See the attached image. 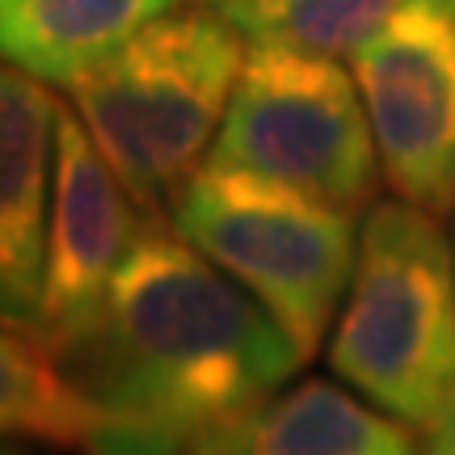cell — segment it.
Listing matches in <instances>:
<instances>
[{
	"mask_svg": "<svg viewBox=\"0 0 455 455\" xmlns=\"http://www.w3.org/2000/svg\"><path fill=\"white\" fill-rule=\"evenodd\" d=\"M60 363L101 409L89 455H186L291 384L308 358L236 278L152 220Z\"/></svg>",
	"mask_w": 455,
	"mask_h": 455,
	"instance_id": "obj_1",
	"label": "cell"
},
{
	"mask_svg": "<svg viewBox=\"0 0 455 455\" xmlns=\"http://www.w3.org/2000/svg\"><path fill=\"white\" fill-rule=\"evenodd\" d=\"M244 55L249 43L220 9L178 4L64 89L152 220H164L173 195L207 164Z\"/></svg>",
	"mask_w": 455,
	"mask_h": 455,
	"instance_id": "obj_2",
	"label": "cell"
},
{
	"mask_svg": "<svg viewBox=\"0 0 455 455\" xmlns=\"http://www.w3.org/2000/svg\"><path fill=\"white\" fill-rule=\"evenodd\" d=\"M329 367L401 422L439 418L455 392V244L435 212L405 198L367 207Z\"/></svg>",
	"mask_w": 455,
	"mask_h": 455,
	"instance_id": "obj_3",
	"label": "cell"
},
{
	"mask_svg": "<svg viewBox=\"0 0 455 455\" xmlns=\"http://www.w3.org/2000/svg\"><path fill=\"white\" fill-rule=\"evenodd\" d=\"M169 224L236 278L312 358L355 275L358 212L278 181L203 164L169 203Z\"/></svg>",
	"mask_w": 455,
	"mask_h": 455,
	"instance_id": "obj_4",
	"label": "cell"
},
{
	"mask_svg": "<svg viewBox=\"0 0 455 455\" xmlns=\"http://www.w3.org/2000/svg\"><path fill=\"white\" fill-rule=\"evenodd\" d=\"M207 164L291 186L346 212H367L384 178L355 76L338 60L270 43H249Z\"/></svg>",
	"mask_w": 455,
	"mask_h": 455,
	"instance_id": "obj_5",
	"label": "cell"
},
{
	"mask_svg": "<svg viewBox=\"0 0 455 455\" xmlns=\"http://www.w3.org/2000/svg\"><path fill=\"white\" fill-rule=\"evenodd\" d=\"M392 195L447 215L455 207V0H401L350 55Z\"/></svg>",
	"mask_w": 455,
	"mask_h": 455,
	"instance_id": "obj_6",
	"label": "cell"
},
{
	"mask_svg": "<svg viewBox=\"0 0 455 455\" xmlns=\"http://www.w3.org/2000/svg\"><path fill=\"white\" fill-rule=\"evenodd\" d=\"M152 215L131 198L76 110L60 101L55 118V178H51L47 270L34 333L64 358L98 321L127 253Z\"/></svg>",
	"mask_w": 455,
	"mask_h": 455,
	"instance_id": "obj_7",
	"label": "cell"
},
{
	"mask_svg": "<svg viewBox=\"0 0 455 455\" xmlns=\"http://www.w3.org/2000/svg\"><path fill=\"white\" fill-rule=\"evenodd\" d=\"M55 118L47 84L0 64V316L26 329L43 308Z\"/></svg>",
	"mask_w": 455,
	"mask_h": 455,
	"instance_id": "obj_8",
	"label": "cell"
},
{
	"mask_svg": "<svg viewBox=\"0 0 455 455\" xmlns=\"http://www.w3.org/2000/svg\"><path fill=\"white\" fill-rule=\"evenodd\" d=\"M186 455H426L409 422L341 379H299L207 430Z\"/></svg>",
	"mask_w": 455,
	"mask_h": 455,
	"instance_id": "obj_9",
	"label": "cell"
},
{
	"mask_svg": "<svg viewBox=\"0 0 455 455\" xmlns=\"http://www.w3.org/2000/svg\"><path fill=\"white\" fill-rule=\"evenodd\" d=\"M181 0H0V60L43 84H68L110 60Z\"/></svg>",
	"mask_w": 455,
	"mask_h": 455,
	"instance_id": "obj_10",
	"label": "cell"
},
{
	"mask_svg": "<svg viewBox=\"0 0 455 455\" xmlns=\"http://www.w3.org/2000/svg\"><path fill=\"white\" fill-rule=\"evenodd\" d=\"M101 435V409L72 379L43 338L0 316V439L47 443L89 455Z\"/></svg>",
	"mask_w": 455,
	"mask_h": 455,
	"instance_id": "obj_11",
	"label": "cell"
},
{
	"mask_svg": "<svg viewBox=\"0 0 455 455\" xmlns=\"http://www.w3.org/2000/svg\"><path fill=\"white\" fill-rule=\"evenodd\" d=\"M401 0H228L220 13L244 43H270L341 60L371 38Z\"/></svg>",
	"mask_w": 455,
	"mask_h": 455,
	"instance_id": "obj_12",
	"label": "cell"
},
{
	"mask_svg": "<svg viewBox=\"0 0 455 455\" xmlns=\"http://www.w3.org/2000/svg\"><path fill=\"white\" fill-rule=\"evenodd\" d=\"M426 455H455V392L447 396V405L439 409V418L426 426Z\"/></svg>",
	"mask_w": 455,
	"mask_h": 455,
	"instance_id": "obj_13",
	"label": "cell"
},
{
	"mask_svg": "<svg viewBox=\"0 0 455 455\" xmlns=\"http://www.w3.org/2000/svg\"><path fill=\"white\" fill-rule=\"evenodd\" d=\"M0 455H26V451H21L13 439H0Z\"/></svg>",
	"mask_w": 455,
	"mask_h": 455,
	"instance_id": "obj_14",
	"label": "cell"
},
{
	"mask_svg": "<svg viewBox=\"0 0 455 455\" xmlns=\"http://www.w3.org/2000/svg\"><path fill=\"white\" fill-rule=\"evenodd\" d=\"M190 4H207V9H220V4H228V0H190Z\"/></svg>",
	"mask_w": 455,
	"mask_h": 455,
	"instance_id": "obj_15",
	"label": "cell"
}]
</instances>
